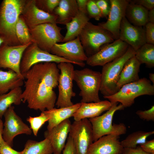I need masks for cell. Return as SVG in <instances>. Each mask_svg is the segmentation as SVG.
<instances>
[{"instance_id":"obj_1","label":"cell","mask_w":154,"mask_h":154,"mask_svg":"<svg viewBox=\"0 0 154 154\" xmlns=\"http://www.w3.org/2000/svg\"><path fill=\"white\" fill-rule=\"evenodd\" d=\"M60 70L56 63L44 62L33 66L23 74L25 89L20 96L31 109L42 112L54 108L56 96L54 90L58 84Z\"/></svg>"},{"instance_id":"obj_2","label":"cell","mask_w":154,"mask_h":154,"mask_svg":"<svg viewBox=\"0 0 154 154\" xmlns=\"http://www.w3.org/2000/svg\"><path fill=\"white\" fill-rule=\"evenodd\" d=\"M27 0H3L0 5V38L10 46L21 44L16 34L18 19Z\"/></svg>"},{"instance_id":"obj_3","label":"cell","mask_w":154,"mask_h":154,"mask_svg":"<svg viewBox=\"0 0 154 154\" xmlns=\"http://www.w3.org/2000/svg\"><path fill=\"white\" fill-rule=\"evenodd\" d=\"M135 54V51L129 46L123 55L102 66L100 92L104 98L117 92V84L123 67L126 62Z\"/></svg>"},{"instance_id":"obj_4","label":"cell","mask_w":154,"mask_h":154,"mask_svg":"<svg viewBox=\"0 0 154 154\" xmlns=\"http://www.w3.org/2000/svg\"><path fill=\"white\" fill-rule=\"evenodd\" d=\"M74 81L80 90V102H98L101 82V73L88 68L74 70Z\"/></svg>"},{"instance_id":"obj_5","label":"cell","mask_w":154,"mask_h":154,"mask_svg":"<svg viewBox=\"0 0 154 154\" xmlns=\"http://www.w3.org/2000/svg\"><path fill=\"white\" fill-rule=\"evenodd\" d=\"M154 95V85L149 80L143 78L124 85L115 94L104 98L112 103L119 102L125 108L131 106L138 96Z\"/></svg>"},{"instance_id":"obj_6","label":"cell","mask_w":154,"mask_h":154,"mask_svg":"<svg viewBox=\"0 0 154 154\" xmlns=\"http://www.w3.org/2000/svg\"><path fill=\"white\" fill-rule=\"evenodd\" d=\"M118 103H112L110 108L102 115L89 119L92 127L94 141L100 137L112 134L119 136L125 134L127 127L123 123L112 124L114 116L116 111L121 110L124 107Z\"/></svg>"},{"instance_id":"obj_7","label":"cell","mask_w":154,"mask_h":154,"mask_svg":"<svg viewBox=\"0 0 154 154\" xmlns=\"http://www.w3.org/2000/svg\"><path fill=\"white\" fill-rule=\"evenodd\" d=\"M79 37L88 57L98 52L103 45L115 40L110 32L89 21L84 28Z\"/></svg>"},{"instance_id":"obj_8","label":"cell","mask_w":154,"mask_h":154,"mask_svg":"<svg viewBox=\"0 0 154 154\" xmlns=\"http://www.w3.org/2000/svg\"><path fill=\"white\" fill-rule=\"evenodd\" d=\"M60 70L58 79V94L55 105L58 108L68 107L74 104L71 101L76 95L73 90L74 71L73 64L61 62L57 65Z\"/></svg>"},{"instance_id":"obj_9","label":"cell","mask_w":154,"mask_h":154,"mask_svg":"<svg viewBox=\"0 0 154 154\" xmlns=\"http://www.w3.org/2000/svg\"><path fill=\"white\" fill-rule=\"evenodd\" d=\"M62 29L56 23H48L29 30L34 42L41 49L50 53L55 44L62 42L64 37L61 33Z\"/></svg>"},{"instance_id":"obj_10","label":"cell","mask_w":154,"mask_h":154,"mask_svg":"<svg viewBox=\"0 0 154 154\" xmlns=\"http://www.w3.org/2000/svg\"><path fill=\"white\" fill-rule=\"evenodd\" d=\"M64 62L71 63L63 58L41 49L36 43L33 42L26 48L23 53L20 69L23 75L36 64L44 62H53L58 64Z\"/></svg>"},{"instance_id":"obj_11","label":"cell","mask_w":154,"mask_h":154,"mask_svg":"<svg viewBox=\"0 0 154 154\" xmlns=\"http://www.w3.org/2000/svg\"><path fill=\"white\" fill-rule=\"evenodd\" d=\"M69 135L73 140L76 154H87L94 141L92 125L89 119L74 121L71 125Z\"/></svg>"},{"instance_id":"obj_12","label":"cell","mask_w":154,"mask_h":154,"mask_svg":"<svg viewBox=\"0 0 154 154\" xmlns=\"http://www.w3.org/2000/svg\"><path fill=\"white\" fill-rule=\"evenodd\" d=\"M51 54L68 60L81 67L85 66L88 56L79 36L75 39L62 43L55 44L51 49Z\"/></svg>"},{"instance_id":"obj_13","label":"cell","mask_w":154,"mask_h":154,"mask_svg":"<svg viewBox=\"0 0 154 154\" xmlns=\"http://www.w3.org/2000/svg\"><path fill=\"white\" fill-rule=\"evenodd\" d=\"M129 46L119 39L115 40L103 45L98 52L88 57L86 64L91 66H103L123 55Z\"/></svg>"},{"instance_id":"obj_14","label":"cell","mask_w":154,"mask_h":154,"mask_svg":"<svg viewBox=\"0 0 154 154\" xmlns=\"http://www.w3.org/2000/svg\"><path fill=\"white\" fill-rule=\"evenodd\" d=\"M3 116L5 122L3 138L11 147L13 146V139L17 135L23 134L27 135L32 134L31 129L17 114L13 106H10Z\"/></svg>"},{"instance_id":"obj_15","label":"cell","mask_w":154,"mask_h":154,"mask_svg":"<svg viewBox=\"0 0 154 154\" xmlns=\"http://www.w3.org/2000/svg\"><path fill=\"white\" fill-rule=\"evenodd\" d=\"M25 45L10 46L3 43L0 46V69L12 70L24 79L21 74L20 64L23 53L32 43Z\"/></svg>"},{"instance_id":"obj_16","label":"cell","mask_w":154,"mask_h":154,"mask_svg":"<svg viewBox=\"0 0 154 154\" xmlns=\"http://www.w3.org/2000/svg\"><path fill=\"white\" fill-rule=\"evenodd\" d=\"M110 9L106 22L98 25L110 32L115 40L119 39L120 25L125 17L126 7L129 3L127 0H110Z\"/></svg>"},{"instance_id":"obj_17","label":"cell","mask_w":154,"mask_h":154,"mask_svg":"<svg viewBox=\"0 0 154 154\" xmlns=\"http://www.w3.org/2000/svg\"><path fill=\"white\" fill-rule=\"evenodd\" d=\"M119 39L127 44L135 52L146 43L145 29L133 25L125 17L121 23Z\"/></svg>"},{"instance_id":"obj_18","label":"cell","mask_w":154,"mask_h":154,"mask_svg":"<svg viewBox=\"0 0 154 154\" xmlns=\"http://www.w3.org/2000/svg\"><path fill=\"white\" fill-rule=\"evenodd\" d=\"M29 29L38 25L48 23H56L57 16L39 9L34 0H27L21 15Z\"/></svg>"},{"instance_id":"obj_19","label":"cell","mask_w":154,"mask_h":154,"mask_svg":"<svg viewBox=\"0 0 154 154\" xmlns=\"http://www.w3.org/2000/svg\"><path fill=\"white\" fill-rule=\"evenodd\" d=\"M71 123L67 119L44 133L45 139H48L51 145L54 154H61L65 147Z\"/></svg>"},{"instance_id":"obj_20","label":"cell","mask_w":154,"mask_h":154,"mask_svg":"<svg viewBox=\"0 0 154 154\" xmlns=\"http://www.w3.org/2000/svg\"><path fill=\"white\" fill-rule=\"evenodd\" d=\"M119 137L109 134L100 137L89 147L87 154H121L123 148Z\"/></svg>"},{"instance_id":"obj_21","label":"cell","mask_w":154,"mask_h":154,"mask_svg":"<svg viewBox=\"0 0 154 154\" xmlns=\"http://www.w3.org/2000/svg\"><path fill=\"white\" fill-rule=\"evenodd\" d=\"M80 103V107L72 116L75 121L99 116L108 110L112 104V103L107 100L98 102Z\"/></svg>"},{"instance_id":"obj_22","label":"cell","mask_w":154,"mask_h":154,"mask_svg":"<svg viewBox=\"0 0 154 154\" xmlns=\"http://www.w3.org/2000/svg\"><path fill=\"white\" fill-rule=\"evenodd\" d=\"M141 64L135 56L126 62L117 84V92L124 85L137 81L140 79L139 73Z\"/></svg>"},{"instance_id":"obj_23","label":"cell","mask_w":154,"mask_h":154,"mask_svg":"<svg viewBox=\"0 0 154 154\" xmlns=\"http://www.w3.org/2000/svg\"><path fill=\"white\" fill-rule=\"evenodd\" d=\"M78 11L76 0H60L53 13L57 16L56 23L65 25L70 22Z\"/></svg>"},{"instance_id":"obj_24","label":"cell","mask_w":154,"mask_h":154,"mask_svg":"<svg viewBox=\"0 0 154 154\" xmlns=\"http://www.w3.org/2000/svg\"><path fill=\"white\" fill-rule=\"evenodd\" d=\"M90 19L87 14L78 10L71 21L65 25L67 31L62 42L73 40L79 36Z\"/></svg>"},{"instance_id":"obj_25","label":"cell","mask_w":154,"mask_h":154,"mask_svg":"<svg viewBox=\"0 0 154 154\" xmlns=\"http://www.w3.org/2000/svg\"><path fill=\"white\" fill-rule=\"evenodd\" d=\"M148 11L142 6L129 0L126 8L125 17L133 25L143 27L148 22Z\"/></svg>"},{"instance_id":"obj_26","label":"cell","mask_w":154,"mask_h":154,"mask_svg":"<svg viewBox=\"0 0 154 154\" xmlns=\"http://www.w3.org/2000/svg\"><path fill=\"white\" fill-rule=\"evenodd\" d=\"M81 103H78L67 107L54 108L48 110L51 117L48 121L47 130H50L64 120L72 117L78 109Z\"/></svg>"},{"instance_id":"obj_27","label":"cell","mask_w":154,"mask_h":154,"mask_svg":"<svg viewBox=\"0 0 154 154\" xmlns=\"http://www.w3.org/2000/svg\"><path fill=\"white\" fill-rule=\"evenodd\" d=\"M24 80L12 70L4 71L0 69V95L21 87L23 84Z\"/></svg>"},{"instance_id":"obj_28","label":"cell","mask_w":154,"mask_h":154,"mask_svg":"<svg viewBox=\"0 0 154 154\" xmlns=\"http://www.w3.org/2000/svg\"><path fill=\"white\" fill-rule=\"evenodd\" d=\"M21 154H52V149L49 140L45 139L38 141L28 140L26 142Z\"/></svg>"},{"instance_id":"obj_29","label":"cell","mask_w":154,"mask_h":154,"mask_svg":"<svg viewBox=\"0 0 154 154\" xmlns=\"http://www.w3.org/2000/svg\"><path fill=\"white\" fill-rule=\"evenodd\" d=\"M22 92L21 87H19L0 95V118H2L5 112L12 105H18L21 104L22 100L20 96Z\"/></svg>"},{"instance_id":"obj_30","label":"cell","mask_w":154,"mask_h":154,"mask_svg":"<svg viewBox=\"0 0 154 154\" xmlns=\"http://www.w3.org/2000/svg\"><path fill=\"white\" fill-rule=\"evenodd\" d=\"M154 133V131H138L129 135L124 139L120 141L123 148H134L139 145L144 143L147 138Z\"/></svg>"},{"instance_id":"obj_31","label":"cell","mask_w":154,"mask_h":154,"mask_svg":"<svg viewBox=\"0 0 154 154\" xmlns=\"http://www.w3.org/2000/svg\"><path fill=\"white\" fill-rule=\"evenodd\" d=\"M135 56L140 64L148 68L154 66V45L146 43L135 52Z\"/></svg>"},{"instance_id":"obj_32","label":"cell","mask_w":154,"mask_h":154,"mask_svg":"<svg viewBox=\"0 0 154 154\" xmlns=\"http://www.w3.org/2000/svg\"><path fill=\"white\" fill-rule=\"evenodd\" d=\"M15 31L17 37L21 44L25 45L34 42L29 29L21 15L16 24Z\"/></svg>"},{"instance_id":"obj_33","label":"cell","mask_w":154,"mask_h":154,"mask_svg":"<svg viewBox=\"0 0 154 154\" xmlns=\"http://www.w3.org/2000/svg\"><path fill=\"white\" fill-rule=\"evenodd\" d=\"M51 117L48 110L41 112L38 116L35 117L29 116L27 119L29 123L30 127L34 135L37 136L38 131L45 122L50 119Z\"/></svg>"},{"instance_id":"obj_34","label":"cell","mask_w":154,"mask_h":154,"mask_svg":"<svg viewBox=\"0 0 154 154\" xmlns=\"http://www.w3.org/2000/svg\"><path fill=\"white\" fill-rule=\"evenodd\" d=\"M60 0H34L36 6L40 10L50 14H53Z\"/></svg>"},{"instance_id":"obj_35","label":"cell","mask_w":154,"mask_h":154,"mask_svg":"<svg viewBox=\"0 0 154 154\" xmlns=\"http://www.w3.org/2000/svg\"><path fill=\"white\" fill-rule=\"evenodd\" d=\"M87 11L90 18H94L96 20L99 21L101 18L103 17L95 0H88L87 5Z\"/></svg>"},{"instance_id":"obj_36","label":"cell","mask_w":154,"mask_h":154,"mask_svg":"<svg viewBox=\"0 0 154 154\" xmlns=\"http://www.w3.org/2000/svg\"><path fill=\"white\" fill-rule=\"evenodd\" d=\"M96 4L100 10L103 17L107 18L110 9L109 0H95Z\"/></svg>"},{"instance_id":"obj_37","label":"cell","mask_w":154,"mask_h":154,"mask_svg":"<svg viewBox=\"0 0 154 154\" xmlns=\"http://www.w3.org/2000/svg\"><path fill=\"white\" fill-rule=\"evenodd\" d=\"M136 114L141 119L147 121H154V105L149 109L145 110H138Z\"/></svg>"},{"instance_id":"obj_38","label":"cell","mask_w":154,"mask_h":154,"mask_svg":"<svg viewBox=\"0 0 154 154\" xmlns=\"http://www.w3.org/2000/svg\"><path fill=\"white\" fill-rule=\"evenodd\" d=\"M145 26L146 43L154 45V23L148 22Z\"/></svg>"},{"instance_id":"obj_39","label":"cell","mask_w":154,"mask_h":154,"mask_svg":"<svg viewBox=\"0 0 154 154\" xmlns=\"http://www.w3.org/2000/svg\"><path fill=\"white\" fill-rule=\"evenodd\" d=\"M21 151H17L13 149L6 142L3 138L0 144V154H21Z\"/></svg>"},{"instance_id":"obj_40","label":"cell","mask_w":154,"mask_h":154,"mask_svg":"<svg viewBox=\"0 0 154 154\" xmlns=\"http://www.w3.org/2000/svg\"><path fill=\"white\" fill-rule=\"evenodd\" d=\"M62 153V154H76L74 145L72 138L69 135Z\"/></svg>"},{"instance_id":"obj_41","label":"cell","mask_w":154,"mask_h":154,"mask_svg":"<svg viewBox=\"0 0 154 154\" xmlns=\"http://www.w3.org/2000/svg\"><path fill=\"white\" fill-rule=\"evenodd\" d=\"M130 1L135 4L142 6L148 10L154 8V0H134Z\"/></svg>"},{"instance_id":"obj_42","label":"cell","mask_w":154,"mask_h":154,"mask_svg":"<svg viewBox=\"0 0 154 154\" xmlns=\"http://www.w3.org/2000/svg\"><path fill=\"white\" fill-rule=\"evenodd\" d=\"M141 149L145 152L150 154H154V139L147 141L143 144L139 145Z\"/></svg>"},{"instance_id":"obj_43","label":"cell","mask_w":154,"mask_h":154,"mask_svg":"<svg viewBox=\"0 0 154 154\" xmlns=\"http://www.w3.org/2000/svg\"><path fill=\"white\" fill-rule=\"evenodd\" d=\"M121 154H150L144 151L140 146L134 148H123Z\"/></svg>"},{"instance_id":"obj_44","label":"cell","mask_w":154,"mask_h":154,"mask_svg":"<svg viewBox=\"0 0 154 154\" xmlns=\"http://www.w3.org/2000/svg\"><path fill=\"white\" fill-rule=\"evenodd\" d=\"M88 0H76L79 11L87 14V5Z\"/></svg>"},{"instance_id":"obj_45","label":"cell","mask_w":154,"mask_h":154,"mask_svg":"<svg viewBox=\"0 0 154 154\" xmlns=\"http://www.w3.org/2000/svg\"><path fill=\"white\" fill-rule=\"evenodd\" d=\"M148 22L154 23V8L148 11Z\"/></svg>"},{"instance_id":"obj_46","label":"cell","mask_w":154,"mask_h":154,"mask_svg":"<svg viewBox=\"0 0 154 154\" xmlns=\"http://www.w3.org/2000/svg\"><path fill=\"white\" fill-rule=\"evenodd\" d=\"M3 123L1 119L0 118V144L3 138Z\"/></svg>"},{"instance_id":"obj_47","label":"cell","mask_w":154,"mask_h":154,"mask_svg":"<svg viewBox=\"0 0 154 154\" xmlns=\"http://www.w3.org/2000/svg\"><path fill=\"white\" fill-rule=\"evenodd\" d=\"M149 80L152 82L154 84V74L150 73L149 74Z\"/></svg>"},{"instance_id":"obj_48","label":"cell","mask_w":154,"mask_h":154,"mask_svg":"<svg viewBox=\"0 0 154 154\" xmlns=\"http://www.w3.org/2000/svg\"><path fill=\"white\" fill-rule=\"evenodd\" d=\"M3 42V40L0 38V46Z\"/></svg>"}]
</instances>
